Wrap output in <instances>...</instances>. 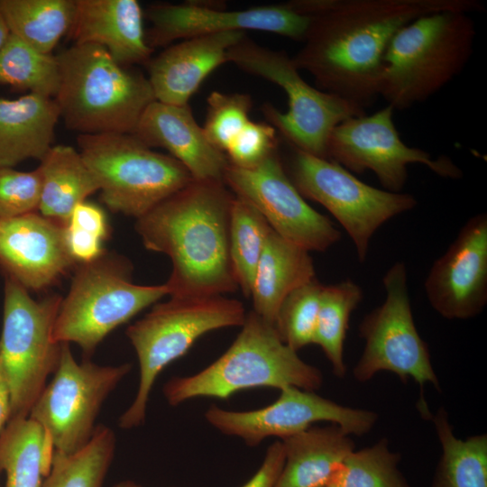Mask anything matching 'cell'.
Instances as JSON below:
<instances>
[{"label": "cell", "instance_id": "obj_31", "mask_svg": "<svg viewBox=\"0 0 487 487\" xmlns=\"http://www.w3.org/2000/svg\"><path fill=\"white\" fill-rule=\"evenodd\" d=\"M116 438L114 431L98 425L81 449L72 454L54 451L51 466L41 487H103L112 464Z\"/></svg>", "mask_w": 487, "mask_h": 487}, {"label": "cell", "instance_id": "obj_3", "mask_svg": "<svg viewBox=\"0 0 487 487\" xmlns=\"http://www.w3.org/2000/svg\"><path fill=\"white\" fill-rule=\"evenodd\" d=\"M323 381L318 368L303 361L280 339L273 325L251 311L219 358L195 374L170 379L162 391L170 406H178L198 397L224 400L257 387L292 386L315 391Z\"/></svg>", "mask_w": 487, "mask_h": 487}, {"label": "cell", "instance_id": "obj_26", "mask_svg": "<svg viewBox=\"0 0 487 487\" xmlns=\"http://www.w3.org/2000/svg\"><path fill=\"white\" fill-rule=\"evenodd\" d=\"M38 167L41 193L38 212L64 226L79 203L99 191L94 175L79 151L69 145H52Z\"/></svg>", "mask_w": 487, "mask_h": 487}, {"label": "cell", "instance_id": "obj_23", "mask_svg": "<svg viewBox=\"0 0 487 487\" xmlns=\"http://www.w3.org/2000/svg\"><path fill=\"white\" fill-rule=\"evenodd\" d=\"M60 108L52 97L29 93L0 98V168L41 160L52 146Z\"/></svg>", "mask_w": 487, "mask_h": 487}, {"label": "cell", "instance_id": "obj_22", "mask_svg": "<svg viewBox=\"0 0 487 487\" xmlns=\"http://www.w3.org/2000/svg\"><path fill=\"white\" fill-rule=\"evenodd\" d=\"M76 10L68 34L74 44L106 49L119 64L149 60L152 49L143 30L144 12L136 0H75Z\"/></svg>", "mask_w": 487, "mask_h": 487}, {"label": "cell", "instance_id": "obj_39", "mask_svg": "<svg viewBox=\"0 0 487 487\" xmlns=\"http://www.w3.org/2000/svg\"><path fill=\"white\" fill-rule=\"evenodd\" d=\"M65 237L69 253L77 264L94 261L104 253V240L86 230L68 225Z\"/></svg>", "mask_w": 487, "mask_h": 487}, {"label": "cell", "instance_id": "obj_7", "mask_svg": "<svg viewBox=\"0 0 487 487\" xmlns=\"http://www.w3.org/2000/svg\"><path fill=\"white\" fill-rule=\"evenodd\" d=\"M132 271L125 257L105 252L94 261L78 264L55 320L54 340L77 344L89 359L110 332L169 295L165 283H133Z\"/></svg>", "mask_w": 487, "mask_h": 487}, {"label": "cell", "instance_id": "obj_33", "mask_svg": "<svg viewBox=\"0 0 487 487\" xmlns=\"http://www.w3.org/2000/svg\"><path fill=\"white\" fill-rule=\"evenodd\" d=\"M60 78L56 55L42 53L9 34L0 50V84L54 98Z\"/></svg>", "mask_w": 487, "mask_h": 487}, {"label": "cell", "instance_id": "obj_8", "mask_svg": "<svg viewBox=\"0 0 487 487\" xmlns=\"http://www.w3.org/2000/svg\"><path fill=\"white\" fill-rule=\"evenodd\" d=\"M227 62L284 90L288 96L285 113L268 103L262 105V112L292 148L304 152L327 159L332 130L350 117L365 115L363 108L308 84L286 52L263 47L247 35L228 50Z\"/></svg>", "mask_w": 487, "mask_h": 487}, {"label": "cell", "instance_id": "obj_34", "mask_svg": "<svg viewBox=\"0 0 487 487\" xmlns=\"http://www.w3.org/2000/svg\"><path fill=\"white\" fill-rule=\"evenodd\" d=\"M400 461V455L381 438L371 446L354 449L326 487H411L399 469Z\"/></svg>", "mask_w": 487, "mask_h": 487}, {"label": "cell", "instance_id": "obj_15", "mask_svg": "<svg viewBox=\"0 0 487 487\" xmlns=\"http://www.w3.org/2000/svg\"><path fill=\"white\" fill-rule=\"evenodd\" d=\"M224 182L253 206L271 229L308 252H325L341 238L331 220L311 207L290 180L279 149L251 168L228 165Z\"/></svg>", "mask_w": 487, "mask_h": 487}, {"label": "cell", "instance_id": "obj_36", "mask_svg": "<svg viewBox=\"0 0 487 487\" xmlns=\"http://www.w3.org/2000/svg\"><path fill=\"white\" fill-rule=\"evenodd\" d=\"M207 103V113L202 128L208 142L225 153L229 143L250 121L252 97L242 93L213 91Z\"/></svg>", "mask_w": 487, "mask_h": 487}, {"label": "cell", "instance_id": "obj_27", "mask_svg": "<svg viewBox=\"0 0 487 487\" xmlns=\"http://www.w3.org/2000/svg\"><path fill=\"white\" fill-rule=\"evenodd\" d=\"M54 453L50 437L34 420L9 419L0 435V473L5 487H41Z\"/></svg>", "mask_w": 487, "mask_h": 487}, {"label": "cell", "instance_id": "obj_21", "mask_svg": "<svg viewBox=\"0 0 487 487\" xmlns=\"http://www.w3.org/2000/svg\"><path fill=\"white\" fill-rule=\"evenodd\" d=\"M246 35L242 32L196 36L166 48L149 61V82L155 100L188 104L204 79L227 62L228 50Z\"/></svg>", "mask_w": 487, "mask_h": 487}, {"label": "cell", "instance_id": "obj_43", "mask_svg": "<svg viewBox=\"0 0 487 487\" xmlns=\"http://www.w3.org/2000/svg\"><path fill=\"white\" fill-rule=\"evenodd\" d=\"M10 32L7 28V25L0 14V50L5 44L6 39L8 38Z\"/></svg>", "mask_w": 487, "mask_h": 487}, {"label": "cell", "instance_id": "obj_14", "mask_svg": "<svg viewBox=\"0 0 487 487\" xmlns=\"http://www.w3.org/2000/svg\"><path fill=\"white\" fill-rule=\"evenodd\" d=\"M394 109L387 105L372 115L350 117L331 132L327 160L350 172L372 171L385 190L402 192L408 167L418 163L442 178L460 179L462 170L447 156L431 154L407 145L393 122Z\"/></svg>", "mask_w": 487, "mask_h": 487}, {"label": "cell", "instance_id": "obj_28", "mask_svg": "<svg viewBox=\"0 0 487 487\" xmlns=\"http://www.w3.org/2000/svg\"><path fill=\"white\" fill-rule=\"evenodd\" d=\"M75 10V0H0L10 33L46 54L69 33Z\"/></svg>", "mask_w": 487, "mask_h": 487}, {"label": "cell", "instance_id": "obj_40", "mask_svg": "<svg viewBox=\"0 0 487 487\" xmlns=\"http://www.w3.org/2000/svg\"><path fill=\"white\" fill-rule=\"evenodd\" d=\"M284 448L281 441L271 444L259 469L242 487H275L284 464Z\"/></svg>", "mask_w": 487, "mask_h": 487}, {"label": "cell", "instance_id": "obj_18", "mask_svg": "<svg viewBox=\"0 0 487 487\" xmlns=\"http://www.w3.org/2000/svg\"><path fill=\"white\" fill-rule=\"evenodd\" d=\"M424 289L431 307L447 319L478 316L487 304V214L474 215L432 264Z\"/></svg>", "mask_w": 487, "mask_h": 487}, {"label": "cell", "instance_id": "obj_38", "mask_svg": "<svg viewBox=\"0 0 487 487\" xmlns=\"http://www.w3.org/2000/svg\"><path fill=\"white\" fill-rule=\"evenodd\" d=\"M279 149L277 131L268 123L250 120L227 146L228 162L241 168L258 165Z\"/></svg>", "mask_w": 487, "mask_h": 487}, {"label": "cell", "instance_id": "obj_2", "mask_svg": "<svg viewBox=\"0 0 487 487\" xmlns=\"http://www.w3.org/2000/svg\"><path fill=\"white\" fill-rule=\"evenodd\" d=\"M234 194L224 181L192 180L136 219L146 249L172 263L170 297H209L238 289L229 257Z\"/></svg>", "mask_w": 487, "mask_h": 487}, {"label": "cell", "instance_id": "obj_37", "mask_svg": "<svg viewBox=\"0 0 487 487\" xmlns=\"http://www.w3.org/2000/svg\"><path fill=\"white\" fill-rule=\"evenodd\" d=\"M41 193L39 168L32 171L0 168V218L38 212Z\"/></svg>", "mask_w": 487, "mask_h": 487}, {"label": "cell", "instance_id": "obj_44", "mask_svg": "<svg viewBox=\"0 0 487 487\" xmlns=\"http://www.w3.org/2000/svg\"><path fill=\"white\" fill-rule=\"evenodd\" d=\"M114 487H142V486L132 481H124V482L116 483Z\"/></svg>", "mask_w": 487, "mask_h": 487}, {"label": "cell", "instance_id": "obj_10", "mask_svg": "<svg viewBox=\"0 0 487 487\" xmlns=\"http://www.w3.org/2000/svg\"><path fill=\"white\" fill-rule=\"evenodd\" d=\"M62 298L50 295L41 300L5 276L0 360L11 392V418H27L56 371L62 344L53 338Z\"/></svg>", "mask_w": 487, "mask_h": 487}, {"label": "cell", "instance_id": "obj_11", "mask_svg": "<svg viewBox=\"0 0 487 487\" xmlns=\"http://www.w3.org/2000/svg\"><path fill=\"white\" fill-rule=\"evenodd\" d=\"M382 283L384 302L367 314L359 324L360 336L364 340L361 357L353 369L359 382L370 381L376 373L388 371L402 382L410 378L420 387L419 412L430 418L424 400L425 384L440 390L427 343L416 327L408 288V271L403 262H394L385 272Z\"/></svg>", "mask_w": 487, "mask_h": 487}, {"label": "cell", "instance_id": "obj_42", "mask_svg": "<svg viewBox=\"0 0 487 487\" xmlns=\"http://www.w3.org/2000/svg\"><path fill=\"white\" fill-rule=\"evenodd\" d=\"M11 416V392L3 363L0 360V435Z\"/></svg>", "mask_w": 487, "mask_h": 487}, {"label": "cell", "instance_id": "obj_9", "mask_svg": "<svg viewBox=\"0 0 487 487\" xmlns=\"http://www.w3.org/2000/svg\"><path fill=\"white\" fill-rule=\"evenodd\" d=\"M78 144L101 200L115 213L138 219L193 180L176 159L131 133L79 134Z\"/></svg>", "mask_w": 487, "mask_h": 487}, {"label": "cell", "instance_id": "obj_19", "mask_svg": "<svg viewBox=\"0 0 487 487\" xmlns=\"http://www.w3.org/2000/svg\"><path fill=\"white\" fill-rule=\"evenodd\" d=\"M66 226L39 212L0 218V267L27 290L52 285L77 264L65 237Z\"/></svg>", "mask_w": 487, "mask_h": 487}, {"label": "cell", "instance_id": "obj_41", "mask_svg": "<svg viewBox=\"0 0 487 487\" xmlns=\"http://www.w3.org/2000/svg\"><path fill=\"white\" fill-rule=\"evenodd\" d=\"M68 225L86 230L102 240L108 236L109 227L105 212L90 202L84 201L76 206Z\"/></svg>", "mask_w": 487, "mask_h": 487}, {"label": "cell", "instance_id": "obj_4", "mask_svg": "<svg viewBox=\"0 0 487 487\" xmlns=\"http://www.w3.org/2000/svg\"><path fill=\"white\" fill-rule=\"evenodd\" d=\"M475 36L474 22L464 11L436 12L410 22L386 51L380 96L394 110L427 100L464 69Z\"/></svg>", "mask_w": 487, "mask_h": 487}, {"label": "cell", "instance_id": "obj_13", "mask_svg": "<svg viewBox=\"0 0 487 487\" xmlns=\"http://www.w3.org/2000/svg\"><path fill=\"white\" fill-rule=\"evenodd\" d=\"M131 363L100 365L77 362L62 344L59 365L32 406L29 418L46 432L54 451L72 454L91 439L107 397L130 372Z\"/></svg>", "mask_w": 487, "mask_h": 487}, {"label": "cell", "instance_id": "obj_16", "mask_svg": "<svg viewBox=\"0 0 487 487\" xmlns=\"http://www.w3.org/2000/svg\"><path fill=\"white\" fill-rule=\"evenodd\" d=\"M204 417L222 434L237 436L251 447L267 437H290L319 421L335 424L349 435L363 436L378 419L374 411L345 407L292 386L280 390L279 398L264 408L235 411L212 405Z\"/></svg>", "mask_w": 487, "mask_h": 487}, {"label": "cell", "instance_id": "obj_1", "mask_svg": "<svg viewBox=\"0 0 487 487\" xmlns=\"http://www.w3.org/2000/svg\"><path fill=\"white\" fill-rule=\"evenodd\" d=\"M311 17L303 47L292 58L318 89L365 110L380 96L386 51L395 34L425 14L482 12L477 0H292Z\"/></svg>", "mask_w": 487, "mask_h": 487}, {"label": "cell", "instance_id": "obj_6", "mask_svg": "<svg viewBox=\"0 0 487 487\" xmlns=\"http://www.w3.org/2000/svg\"><path fill=\"white\" fill-rule=\"evenodd\" d=\"M247 313L243 303L223 295L170 297L153 306L130 325L126 335L136 352L139 384L118 426L132 429L144 423L153 384L173 361L184 355L203 335L228 326H242Z\"/></svg>", "mask_w": 487, "mask_h": 487}, {"label": "cell", "instance_id": "obj_5", "mask_svg": "<svg viewBox=\"0 0 487 487\" xmlns=\"http://www.w3.org/2000/svg\"><path fill=\"white\" fill-rule=\"evenodd\" d=\"M56 56L60 78L54 99L67 127L79 134L132 133L155 100L148 78L100 46L74 44Z\"/></svg>", "mask_w": 487, "mask_h": 487}, {"label": "cell", "instance_id": "obj_29", "mask_svg": "<svg viewBox=\"0 0 487 487\" xmlns=\"http://www.w3.org/2000/svg\"><path fill=\"white\" fill-rule=\"evenodd\" d=\"M430 418L442 449L431 487H487V435L457 437L444 408Z\"/></svg>", "mask_w": 487, "mask_h": 487}, {"label": "cell", "instance_id": "obj_30", "mask_svg": "<svg viewBox=\"0 0 487 487\" xmlns=\"http://www.w3.org/2000/svg\"><path fill=\"white\" fill-rule=\"evenodd\" d=\"M363 299L362 287L351 280L323 285L313 344L317 345L337 377L345 374L344 345L352 312Z\"/></svg>", "mask_w": 487, "mask_h": 487}, {"label": "cell", "instance_id": "obj_17", "mask_svg": "<svg viewBox=\"0 0 487 487\" xmlns=\"http://www.w3.org/2000/svg\"><path fill=\"white\" fill-rule=\"evenodd\" d=\"M152 27L146 34L149 46H165L176 40L229 32L260 31L303 41L311 17L299 14L288 3L243 10H227L225 5L207 2L155 4L144 12Z\"/></svg>", "mask_w": 487, "mask_h": 487}, {"label": "cell", "instance_id": "obj_20", "mask_svg": "<svg viewBox=\"0 0 487 487\" xmlns=\"http://www.w3.org/2000/svg\"><path fill=\"white\" fill-rule=\"evenodd\" d=\"M131 134L150 148L167 150L194 180L224 181L228 160L208 142L188 104L176 106L154 100Z\"/></svg>", "mask_w": 487, "mask_h": 487}, {"label": "cell", "instance_id": "obj_32", "mask_svg": "<svg viewBox=\"0 0 487 487\" xmlns=\"http://www.w3.org/2000/svg\"><path fill=\"white\" fill-rule=\"evenodd\" d=\"M271 227L249 202L234 195L230 211L229 257L238 288L251 297L255 271Z\"/></svg>", "mask_w": 487, "mask_h": 487}, {"label": "cell", "instance_id": "obj_12", "mask_svg": "<svg viewBox=\"0 0 487 487\" xmlns=\"http://www.w3.org/2000/svg\"><path fill=\"white\" fill-rule=\"evenodd\" d=\"M286 171L303 198L322 205L343 226L361 263L367 258L375 232L418 204L409 193L374 188L338 163L295 148Z\"/></svg>", "mask_w": 487, "mask_h": 487}, {"label": "cell", "instance_id": "obj_24", "mask_svg": "<svg viewBox=\"0 0 487 487\" xmlns=\"http://www.w3.org/2000/svg\"><path fill=\"white\" fill-rule=\"evenodd\" d=\"M281 442L285 458L275 487H326L355 449L351 435L335 424L311 426Z\"/></svg>", "mask_w": 487, "mask_h": 487}, {"label": "cell", "instance_id": "obj_35", "mask_svg": "<svg viewBox=\"0 0 487 487\" xmlns=\"http://www.w3.org/2000/svg\"><path fill=\"white\" fill-rule=\"evenodd\" d=\"M322 288L314 278L289 293L278 309L274 326L280 339L297 352L313 344Z\"/></svg>", "mask_w": 487, "mask_h": 487}, {"label": "cell", "instance_id": "obj_25", "mask_svg": "<svg viewBox=\"0 0 487 487\" xmlns=\"http://www.w3.org/2000/svg\"><path fill=\"white\" fill-rule=\"evenodd\" d=\"M314 278L309 252L271 229L255 271L251 293L253 311L274 326L285 297Z\"/></svg>", "mask_w": 487, "mask_h": 487}]
</instances>
